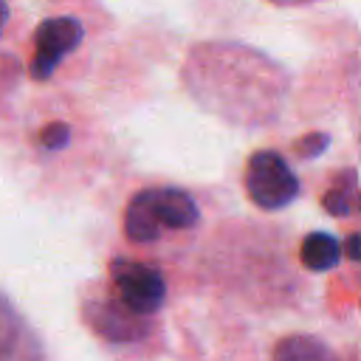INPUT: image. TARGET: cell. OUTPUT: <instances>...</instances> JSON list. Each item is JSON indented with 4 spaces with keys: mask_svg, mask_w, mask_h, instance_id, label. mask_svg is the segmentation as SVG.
Instances as JSON below:
<instances>
[{
    "mask_svg": "<svg viewBox=\"0 0 361 361\" xmlns=\"http://www.w3.org/2000/svg\"><path fill=\"white\" fill-rule=\"evenodd\" d=\"M200 223L197 200L178 186H152L130 197L124 209V234L135 245L180 240Z\"/></svg>",
    "mask_w": 361,
    "mask_h": 361,
    "instance_id": "obj_1",
    "label": "cell"
},
{
    "mask_svg": "<svg viewBox=\"0 0 361 361\" xmlns=\"http://www.w3.org/2000/svg\"><path fill=\"white\" fill-rule=\"evenodd\" d=\"M107 299L130 319L149 327V319L158 316V310L166 302V279H164L161 268L152 262L116 257L110 262Z\"/></svg>",
    "mask_w": 361,
    "mask_h": 361,
    "instance_id": "obj_2",
    "label": "cell"
},
{
    "mask_svg": "<svg viewBox=\"0 0 361 361\" xmlns=\"http://www.w3.org/2000/svg\"><path fill=\"white\" fill-rule=\"evenodd\" d=\"M248 200L262 212H279L299 197V178L276 149H257L243 169Z\"/></svg>",
    "mask_w": 361,
    "mask_h": 361,
    "instance_id": "obj_3",
    "label": "cell"
},
{
    "mask_svg": "<svg viewBox=\"0 0 361 361\" xmlns=\"http://www.w3.org/2000/svg\"><path fill=\"white\" fill-rule=\"evenodd\" d=\"M82 42V25L73 17H54L37 28L34 56H31V76L37 82L51 79L59 62Z\"/></svg>",
    "mask_w": 361,
    "mask_h": 361,
    "instance_id": "obj_4",
    "label": "cell"
},
{
    "mask_svg": "<svg viewBox=\"0 0 361 361\" xmlns=\"http://www.w3.org/2000/svg\"><path fill=\"white\" fill-rule=\"evenodd\" d=\"M0 361H42V344L31 324L0 290Z\"/></svg>",
    "mask_w": 361,
    "mask_h": 361,
    "instance_id": "obj_5",
    "label": "cell"
},
{
    "mask_svg": "<svg viewBox=\"0 0 361 361\" xmlns=\"http://www.w3.org/2000/svg\"><path fill=\"white\" fill-rule=\"evenodd\" d=\"M341 243L327 231H310L299 243V262L313 274H327L341 262Z\"/></svg>",
    "mask_w": 361,
    "mask_h": 361,
    "instance_id": "obj_6",
    "label": "cell"
},
{
    "mask_svg": "<svg viewBox=\"0 0 361 361\" xmlns=\"http://www.w3.org/2000/svg\"><path fill=\"white\" fill-rule=\"evenodd\" d=\"M322 206L333 217H350L353 212H358L361 209V183H358L355 172H347V175L336 178V183L324 192Z\"/></svg>",
    "mask_w": 361,
    "mask_h": 361,
    "instance_id": "obj_7",
    "label": "cell"
},
{
    "mask_svg": "<svg viewBox=\"0 0 361 361\" xmlns=\"http://www.w3.org/2000/svg\"><path fill=\"white\" fill-rule=\"evenodd\" d=\"M274 361H333V353L316 336L293 333L274 347Z\"/></svg>",
    "mask_w": 361,
    "mask_h": 361,
    "instance_id": "obj_8",
    "label": "cell"
},
{
    "mask_svg": "<svg viewBox=\"0 0 361 361\" xmlns=\"http://www.w3.org/2000/svg\"><path fill=\"white\" fill-rule=\"evenodd\" d=\"M68 138H71V130H68V124H62V121H54V124H48V127L39 133V144H42L45 149H62V147L68 144Z\"/></svg>",
    "mask_w": 361,
    "mask_h": 361,
    "instance_id": "obj_9",
    "label": "cell"
},
{
    "mask_svg": "<svg viewBox=\"0 0 361 361\" xmlns=\"http://www.w3.org/2000/svg\"><path fill=\"white\" fill-rule=\"evenodd\" d=\"M341 248H344V257H347L350 262H361V231L350 234Z\"/></svg>",
    "mask_w": 361,
    "mask_h": 361,
    "instance_id": "obj_10",
    "label": "cell"
},
{
    "mask_svg": "<svg viewBox=\"0 0 361 361\" xmlns=\"http://www.w3.org/2000/svg\"><path fill=\"white\" fill-rule=\"evenodd\" d=\"M6 23H8V6H6V0H0V31L6 28Z\"/></svg>",
    "mask_w": 361,
    "mask_h": 361,
    "instance_id": "obj_11",
    "label": "cell"
},
{
    "mask_svg": "<svg viewBox=\"0 0 361 361\" xmlns=\"http://www.w3.org/2000/svg\"><path fill=\"white\" fill-rule=\"evenodd\" d=\"M268 3H276V6H302V3H313V0H268Z\"/></svg>",
    "mask_w": 361,
    "mask_h": 361,
    "instance_id": "obj_12",
    "label": "cell"
}]
</instances>
